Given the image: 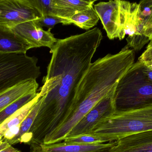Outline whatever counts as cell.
<instances>
[{
  "label": "cell",
  "instance_id": "12",
  "mask_svg": "<svg viewBox=\"0 0 152 152\" xmlns=\"http://www.w3.org/2000/svg\"><path fill=\"white\" fill-rule=\"evenodd\" d=\"M31 46L12 29L0 26V53L26 54Z\"/></svg>",
  "mask_w": 152,
  "mask_h": 152
},
{
  "label": "cell",
  "instance_id": "10",
  "mask_svg": "<svg viewBox=\"0 0 152 152\" xmlns=\"http://www.w3.org/2000/svg\"><path fill=\"white\" fill-rule=\"evenodd\" d=\"M116 142L100 144L81 145L64 142L50 144L30 145L31 152H110Z\"/></svg>",
  "mask_w": 152,
  "mask_h": 152
},
{
  "label": "cell",
  "instance_id": "14",
  "mask_svg": "<svg viewBox=\"0 0 152 152\" xmlns=\"http://www.w3.org/2000/svg\"><path fill=\"white\" fill-rule=\"evenodd\" d=\"M58 16L70 20L75 13L94 5L96 1L84 0H53Z\"/></svg>",
  "mask_w": 152,
  "mask_h": 152
},
{
  "label": "cell",
  "instance_id": "18",
  "mask_svg": "<svg viewBox=\"0 0 152 152\" xmlns=\"http://www.w3.org/2000/svg\"><path fill=\"white\" fill-rule=\"evenodd\" d=\"M27 1L29 5L38 12L41 17L46 15L58 17L53 0Z\"/></svg>",
  "mask_w": 152,
  "mask_h": 152
},
{
  "label": "cell",
  "instance_id": "8",
  "mask_svg": "<svg viewBox=\"0 0 152 152\" xmlns=\"http://www.w3.org/2000/svg\"><path fill=\"white\" fill-rule=\"evenodd\" d=\"M12 29L32 48L47 47L51 50L58 40L51 33L52 29L44 30L37 24L35 20L21 23Z\"/></svg>",
  "mask_w": 152,
  "mask_h": 152
},
{
  "label": "cell",
  "instance_id": "20",
  "mask_svg": "<svg viewBox=\"0 0 152 152\" xmlns=\"http://www.w3.org/2000/svg\"><path fill=\"white\" fill-rule=\"evenodd\" d=\"M37 24L41 27H46L52 29L54 26L58 23H62L64 25H71L70 21L58 16L46 15L36 20Z\"/></svg>",
  "mask_w": 152,
  "mask_h": 152
},
{
  "label": "cell",
  "instance_id": "13",
  "mask_svg": "<svg viewBox=\"0 0 152 152\" xmlns=\"http://www.w3.org/2000/svg\"><path fill=\"white\" fill-rule=\"evenodd\" d=\"M37 80L31 79L19 84L0 94V112L23 96L36 93L38 87Z\"/></svg>",
  "mask_w": 152,
  "mask_h": 152
},
{
  "label": "cell",
  "instance_id": "5",
  "mask_svg": "<svg viewBox=\"0 0 152 152\" xmlns=\"http://www.w3.org/2000/svg\"><path fill=\"white\" fill-rule=\"evenodd\" d=\"M129 3L126 1L110 0L94 4V8L104 29L110 40L118 38L121 40L126 36L125 26Z\"/></svg>",
  "mask_w": 152,
  "mask_h": 152
},
{
  "label": "cell",
  "instance_id": "21",
  "mask_svg": "<svg viewBox=\"0 0 152 152\" xmlns=\"http://www.w3.org/2000/svg\"><path fill=\"white\" fill-rule=\"evenodd\" d=\"M138 60L146 67L152 69V46H147Z\"/></svg>",
  "mask_w": 152,
  "mask_h": 152
},
{
  "label": "cell",
  "instance_id": "23",
  "mask_svg": "<svg viewBox=\"0 0 152 152\" xmlns=\"http://www.w3.org/2000/svg\"><path fill=\"white\" fill-rule=\"evenodd\" d=\"M142 71L147 79L152 82V69L146 67L142 64Z\"/></svg>",
  "mask_w": 152,
  "mask_h": 152
},
{
  "label": "cell",
  "instance_id": "7",
  "mask_svg": "<svg viewBox=\"0 0 152 152\" xmlns=\"http://www.w3.org/2000/svg\"><path fill=\"white\" fill-rule=\"evenodd\" d=\"M115 88L96 104L77 123L66 138L89 134L94 126L102 118L115 111L114 102Z\"/></svg>",
  "mask_w": 152,
  "mask_h": 152
},
{
  "label": "cell",
  "instance_id": "1",
  "mask_svg": "<svg viewBox=\"0 0 152 152\" xmlns=\"http://www.w3.org/2000/svg\"><path fill=\"white\" fill-rule=\"evenodd\" d=\"M102 38V31L95 27L58 39L50 50L51 59L43 79L53 81L31 128L37 136L44 138L60 125Z\"/></svg>",
  "mask_w": 152,
  "mask_h": 152
},
{
  "label": "cell",
  "instance_id": "3",
  "mask_svg": "<svg viewBox=\"0 0 152 152\" xmlns=\"http://www.w3.org/2000/svg\"><path fill=\"white\" fill-rule=\"evenodd\" d=\"M115 111L125 112L152 105V82L142 71L137 60L120 79L114 93Z\"/></svg>",
  "mask_w": 152,
  "mask_h": 152
},
{
  "label": "cell",
  "instance_id": "24",
  "mask_svg": "<svg viewBox=\"0 0 152 152\" xmlns=\"http://www.w3.org/2000/svg\"><path fill=\"white\" fill-rule=\"evenodd\" d=\"M151 15L148 17L145 22L144 30L148 28L152 24V0H151Z\"/></svg>",
  "mask_w": 152,
  "mask_h": 152
},
{
  "label": "cell",
  "instance_id": "26",
  "mask_svg": "<svg viewBox=\"0 0 152 152\" xmlns=\"http://www.w3.org/2000/svg\"><path fill=\"white\" fill-rule=\"evenodd\" d=\"M150 41H151V42H150V43L148 45V46H152V39Z\"/></svg>",
  "mask_w": 152,
  "mask_h": 152
},
{
  "label": "cell",
  "instance_id": "4",
  "mask_svg": "<svg viewBox=\"0 0 152 152\" xmlns=\"http://www.w3.org/2000/svg\"><path fill=\"white\" fill-rule=\"evenodd\" d=\"M38 59L26 54L0 53V94L10 88L41 75Z\"/></svg>",
  "mask_w": 152,
  "mask_h": 152
},
{
  "label": "cell",
  "instance_id": "22",
  "mask_svg": "<svg viewBox=\"0 0 152 152\" xmlns=\"http://www.w3.org/2000/svg\"><path fill=\"white\" fill-rule=\"evenodd\" d=\"M0 152H21L8 143L0 140Z\"/></svg>",
  "mask_w": 152,
  "mask_h": 152
},
{
  "label": "cell",
  "instance_id": "17",
  "mask_svg": "<svg viewBox=\"0 0 152 152\" xmlns=\"http://www.w3.org/2000/svg\"><path fill=\"white\" fill-rule=\"evenodd\" d=\"M38 92L32 93L20 98L0 112V125L20 108L31 101L37 96Z\"/></svg>",
  "mask_w": 152,
  "mask_h": 152
},
{
  "label": "cell",
  "instance_id": "6",
  "mask_svg": "<svg viewBox=\"0 0 152 152\" xmlns=\"http://www.w3.org/2000/svg\"><path fill=\"white\" fill-rule=\"evenodd\" d=\"M41 17L27 0H0V26L12 29Z\"/></svg>",
  "mask_w": 152,
  "mask_h": 152
},
{
  "label": "cell",
  "instance_id": "25",
  "mask_svg": "<svg viewBox=\"0 0 152 152\" xmlns=\"http://www.w3.org/2000/svg\"><path fill=\"white\" fill-rule=\"evenodd\" d=\"M145 35L149 37L150 41L152 39V26L144 30Z\"/></svg>",
  "mask_w": 152,
  "mask_h": 152
},
{
  "label": "cell",
  "instance_id": "16",
  "mask_svg": "<svg viewBox=\"0 0 152 152\" xmlns=\"http://www.w3.org/2000/svg\"><path fill=\"white\" fill-rule=\"evenodd\" d=\"M99 19L93 5L75 13L71 17L70 21L71 24H74L82 29L88 30L96 25Z\"/></svg>",
  "mask_w": 152,
  "mask_h": 152
},
{
  "label": "cell",
  "instance_id": "15",
  "mask_svg": "<svg viewBox=\"0 0 152 152\" xmlns=\"http://www.w3.org/2000/svg\"><path fill=\"white\" fill-rule=\"evenodd\" d=\"M42 94V93L40 89L37 96L32 101L20 108L0 125V140H2L4 135L9 129L22 123Z\"/></svg>",
  "mask_w": 152,
  "mask_h": 152
},
{
  "label": "cell",
  "instance_id": "9",
  "mask_svg": "<svg viewBox=\"0 0 152 152\" xmlns=\"http://www.w3.org/2000/svg\"><path fill=\"white\" fill-rule=\"evenodd\" d=\"M42 94L35 104L26 118L19 125L9 129L3 137V142L10 145L24 143L29 145L31 142L30 131L39 111L44 96L47 94V89L45 86L41 88Z\"/></svg>",
  "mask_w": 152,
  "mask_h": 152
},
{
  "label": "cell",
  "instance_id": "11",
  "mask_svg": "<svg viewBox=\"0 0 152 152\" xmlns=\"http://www.w3.org/2000/svg\"><path fill=\"white\" fill-rule=\"evenodd\" d=\"M110 152H152V130L116 141Z\"/></svg>",
  "mask_w": 152,
  "mask_h": 152
},
{
  "label": "cell",
  "instance_id": "19",
  "mask_svg": "<svg viewBox=\"0 0 152 152\" xmlns=\"http://www.w3.org/2000/svg\"><path fill=\"white\" fill-rule=\"evenodd\" d=\"M63 142L67 143L81 145H90L106 143L105 141L101 137L91 134H86L73 137H68L65 138Z\"/></svg>",
  "mask_w": 152,
  "mask_h": 152
},
{
  "label": "cell",
  "instance_id": "2",
  "mask_svg": "<svg viewBox=\"0 0 152 152\" xmlns=\"http://www.w3.org/2000/svg\"><path fill=\"white\" fill-rule=\"evenodd\" d=\"M152 130V105L134 110L114 111L102 119L89 134L106 143Z\"/></svg>",
  "mask_w": 152,
  "mask_h": 152
}]
</instances>
